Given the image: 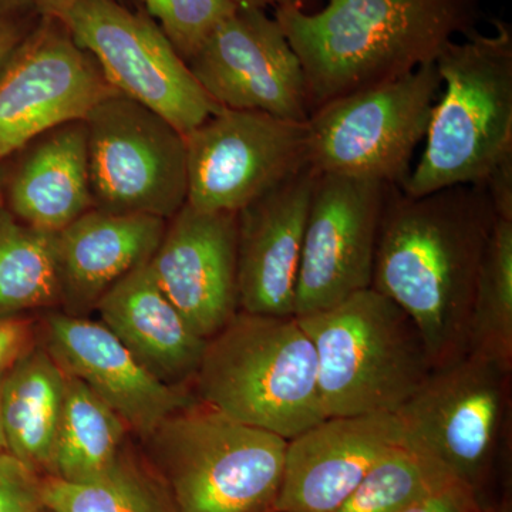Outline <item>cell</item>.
Instances as JSON below:
<instances>
[{
    "mask_svg": "<svg viewBox=\"0 0 512 512\" xmlns=\"http://www.w3.org/2000/svg\"><path fill=\"white\" fill-rule=\"evenodd\" d=\"M487 185L387 191L372 288L419 328L433 369L468 352L478 274L497 221Z\"/></svg>",
    "mask_w": 512,
    "mask_h": 512,
    "instance_id": "6da1fadb",
    "label": "cell"
},
{
    "mask_svg": "<svg viewBox=\"0 0 512 512\" xmlns=\"http://www.w3.org/2000/svg\"><path fill=\"white\" fill-rule=\"evenodd\" d=\"M274 18L301 60L315 110L436 62L477 30L480 0H328L319 12L279 8Z\"/></svg>",
    "mask_w": 512,
    "mask_h": 512,
    "instance_id": "7a4b0ae2",
    "label": "cell"
},
{
    "mask_svg": "<svg viewBox=\"0 0 512 512\" xmlns=\"http://www.w3.org/2000/svg\"><path fill=\"white\" fill-rule=\"evenodd\" d=\"M468 33L436 60L441 79L426 147L400 190L410 197L485 184L512 161V29Z\"/></svg>",
    "mask_w": 512,
    "mask_h": 512,
    "instance_id": "3957f363",
    "label": "cell"
},
{
    "mask_svg": "<svg viewBox=\"0 0 512 512\" xmlns=\"http://www.w3.org/2000/svg\"><path fill=\"white\" fill-rule=\"evenodd\" d=\"M198 402L291 440L325 420L315 345L295 315L238 311L207 340Z\"/></svg>",
    "mask_w": 512,
    "mask_h": 512,
    "instance_id": "277c9868",
    "label": "cell"
},
{
    "mask_svg": "<svg viewBox=\"0 0 512 512\" xmlns=\"http://www.w3.org/2000/svg\"><path fill=\"white\" fill-rule=\"evenodd\" d=\"M298 319L315 345L326 417L396 414L433 370L416 323L376 289Z\"/></svg>",
    "mask_w": 512,
    "mask_h": 512,
    "instance_id": "5b68a950",
    "label": "cell"
},
{
    "mask_svg": "<svg viewBox=\"0 0 512 512\" xmlns=\"http://www.w3.org/2000/svg\"><path fill=\"white\" fill-rule=\"evenodd\" d=\"M180 512H274L288 440L201 402L147 439Z\"/></svg>",
    "mask_w": 512,
    "mask_h": 512,
    "instance_id": "8992f818",
    "label": "cell"
},
{
    "mask_svg": "<svg viewBox=\"0 0 512 512\" xmlns=\"http://www.w3.org/2000/svg\"><path fill=\"white\" fill-rule=\"evenodd\" d=\"M440 92L434 62L316 107L306 121L308 167L400 187Z\"/></svg>",
    "mask_w": 512,
    "mask_h": 512,
    "instance_id": "52a82bcc",
    "label": "cell"
},
{
    "mask_svg": "<svg viewBox=\"0 0 512 512\" xmlns=\"http://www.w3.org/2000/svg\"><path fill=\"white\" fill-rule=\"evenodd\" d=\"M83 121L94 208L168 221L187 204V144L170 121L114 89Z\"/></svg>",
    "mask_w": 512,
    "mask_h": 512,
    "instance_id": "ba28073f",
    "label": "cell"
},
{
    "mask_svg": "<svg viewBox=\"0 0 512 512\" xmlns=\"http://www.w3.org/2000/svg\"><path fill=\"white\" fill-rule=\"evenodd\" d=\"M511 370L468 350L431 370L394 414L407 441L480 498L500 444Z\"/></svg>",
    "mask_w": 512,
    "mask_h": 512,
    "instance_id": "9c48e42d",
    "label": "cell"
},
{
    "mask_svg": "<svg viewBox=\"0 0 512 512\" xmlns=\"http://www.w3.org/2000/svg\"><path fill=\"white\" fill-rule=\"evenodd\" d=\"M99 64L111 89L188 134L221 109L146 10L120 0H80L60 18Z\"/></svg>",
    "mask_w": 512,
    "mask_h": 512,
    "instance_id": "30bf717a",
    "label": "cell"
},
{
    "mask_svg": "<svg viewBox=\"0 0 512 512\" xmlns=\"http://www.w3.org/2000/svg\"><path fill=\"white\" fill-rule=\"evenodd\" d=\"M187 204L237 214L308 167L306 121L220 109L185 134Z\"/></svg>",
    "mask_w": 512,
    "mask_h": 512,
    "instance_id": "8fae6325",
    "label": "cell"
},
{
    "mask_svg": "<svg viewBox=\"0 0 512 512\" xmlns=\"http://www.w3.org/2000/svg\"><path fill=\"white\" fill-rule=\"evenodd\" d=\"M111 90L62 20L37 19L0 72V161L53 128L86 119Z\"/></svg>",
    "mask_w": 512,
    "mask_h": 512,
    "instance_id": "7c38bea8",
    "label": "cell"
},
{
    "mask_svg": "<svg viewBox=\"0 0 512 512\" xmlns=\"http://www.w3.org/2000/svg\"><path fill=\"white\" fill-rule=\"evenodd\" d=\"M187 64L221 109L261 111L299 123L311 116L301 60L264 9L238 5Z\"/></svg>",
    "mask_w": 512,
    "mask_h": 512,
    "instance_id": "4fadbf2b",
    "label": "cell"
},
{
    "mask_svg": "<svg viewBox=\"0 0 512 512\" xmlns=\"http://www.w3.org/2000/svg\"><path fill=\"white\" fill-rule=\"evenodd\" d=\"M389 187L372 178L316 175L303 237L295 316L323 311L372 288Z\"/></svg>",
    "mask_w": 512,
    "mask_h": 512,
    "instance_id": "5bb4252c",
    "label": "cell"
},
{
    "mask_svg": "<svg viewBox=\"0 0 512 512\" xmlns=\"http://www.w3.org/2000/svg\"><path fill=\"white\" fill-rule=\"evenodd\" d=\"M148 266L191 329L211 339L239 311L237 214L185 204Z\"/></svg>",
    "mask_w": 512,
    "mask_h": 512,
    "instance_id": "9a60e30c",
    "label": "cell"
},
{
    "mask_svg": "<svg viewBox=\"0 0 512 512\" xmlns=\"http://www.w3.org/2000/svg\"><path fill=\"white\" fill-rule=\"evenodd\" d=\"M407 443L394 414L326 417L288 440L274 512H333L377 463Z\"/></svg>",
    "mask_w": 512,
    "mask_h": 512,
    "instance_id": "2e32d148",
    "label": "cell"
},
{
    "mask_svg": "<svg viewBox=\"0 0 512 512\" xmlns=\"http://www.w3.org/2000/svg\"><path fill=\"white\" fill-rule=\"evenodd\" d=\"M43 336V348L63 372L86 384L143 439L195 403L180 387L151 375L101 322L52 312L46 315Z\"/></svg>",
    "mask_w": 512,
    "mask_h": 512,
    "instance_id": "e0dca14e",
    "label": "cell"
},
{
    "mask_svg": "<svg viewBox=\"0 0 512 512\" xmlns=\"http://www.w3.org/2000/svg\"><path fill=\"white\" fill-rule=\"evenodd\" d=\"M316 175L305 167L237 212L239 311L295 315Z\"/></svg>",
    "mask_w": 512,
    "mask_h": 512,
    "instance_id": "ac0fdd59",
    "label": "cell"
},
{
    "mask_svg": "<svg viewBox=\"0 0 512 512\" xmlns=\"http://www.w3.org/2000/svg\"><path fill=\"white\" fill-rule=\"evenodd\" d=\"M167 220L113 214L93 208L53 232L60 305L83 318L101 296L137 266L147 264L163 238Z\"/></svg>",
    "mask_w": 512,
    "mask_h": 512,
    "instance_id": "d6986e66",
    "label": "cell"
},
{
    "mask_svg": "<svg viewBox=\"0 0 512 512\" xmlns=\"http://www.w3.org/2000/svg\"><path fill=\"white\" fill-rule=\"evenodd\" d=\"M94 311L158 380L180 389L194 382L207 339L191 329L164 295L148 262L111 286Z\"/></svg>",
    "mask_w": 512,
    "mask_h": 512,
    "instance_id": "ffe728a7",
    "label": "cell"
},
{
    "mask_svg": "<svg viewBox=\"0 0 512 512\" xmlns=\"http://www.w3.org/2000/svg\"><path fill=\"white\" fill-rule=\"evenodd\" d=\"M9 175L3 204L18 220L57 232L94 208L87 128L72 121L37 137Z\"/></svg>",
    "mask_w": 512,
    "mask_h": 512,
    "instance_id": "44dd1931",
    "label": "cell"
},
{
    "mask_svg": "<svg viewBox=\"0 0 512 512\" xmlns=\"http://www.w3.org/2000/svg\"><path fill=\"white\" fill-rule=\"evenodd\" d=\"M66 373L43 346L28 352L3 373L0 414L12 456L49 476L60 417Z\"/></svg>",
    "mask_w": 512,
    "mask_h": 512,
    "instance_id": "7402d4cb",
    "label": "cell"
},
{
    "mask_svg": "<svg viewBox=\"0 0 512 512\" xmlns=\"http://www.w3.org/2000/svg\"><path fill=\"white\" fill-rule=\"evenodd\" d=\"M127 424L76 377L66 373L62 417L49 476L93 483L106 476L124 450Z\"/></svg>",
    "mask_w": 512,
    "mask_h": 512,
    "instance_id": "603a6c76",
    "label": "cell"
},
{
    "mask_svg": "<svg viewBox=\"0 0 512 512\" xmlns=\"http://www.w3.org/2000/svg\"><path fill=\"white\" fill-rule=\"evenodd\" d=\"M60 305L53 232L40 231L0 207V318Z\"/></svg>",
    "mask_w": 512,
    "mask_h": 512,
    "instance_id": "cb8c5ba5",
    "label": "cell"
},
{
    "mask_svg": "<svg viewBox=\"0 0 512 512\" xmlns=\"http://www.w3.org/2000/svg\"><path fill=\"white\" fill-rule=\"evenodd\" d=\"M43 504L50 512H180L164 481L126 450L93 483L45 476Z\"/></svg>",
    "mask_w": 512,
    "mask_h": 512,
    "instance_id": "d4e9b609",
    "label": "cell"
},
{
    "mask_svg": "<svg viewBox=\"0 0 512 512\" xmlns=\"http://www.w3.org/2000/svg\"><path fill=\"white\" fill-rule=\"evenodd\" d=\"M468 350L512 370V220L497 218L478 274Z\"/></svg>",
    "mask_w": 512,
    "mask_h": 512,
    "instance_id": "484cf974",
    "label": "cell"
},
{
    "mask_svg": "<svg viewBox=\"0 0 512 512\" xmlns=\"http://www.w3.org/2000/svg\"><path fill=\"white\" fill-rule=\"evenodd\" d=\"M453 481L434 458L407 441L377 463L333 512H400Z\"/></svg>",
    "mask_w": 512,
    "mask_h": 512,
    "instance_id": "4316f807",
    "label": "cell"
},
{
    "mask_svg": "<svg viewBox=\"0 0 512 512\" xmlns=\"http://www.w3.org/2000/svg\"><path fill=\"white\" fill-rule=\"evenodd\" d=\"M165 37L190 59L215 28L238 8L234 0H138Z\"/></svg>",
    "mask_w": 512,
    "mask_h": 512,
    "instance_id": "83f0119b",
    "label": "cell"
},
{
    "mask_svg": "<svg viewBox=\"0 0 512 512\" xmlns=\"http://www.w3.org/2000/svg\"><path fill=\"white\" fill-rule=\"evenodd\" d=\"M43 478L9 451L0 453V512L45 510Z\"/></svg>",
    "mask_w": 512,
    "mask_h": 512,
    "instance_id": "f1b7e54d",
    "label": "cell"
},
{
    "mask_svg": "<svg viewBox=\"0 0 512 512\" xmlns=\"http://www.w3.org/2000/svg\"><path fill=\"white\" fill-rule=\"evenodd\" d=\"M400 512H484V508L470 488L453 481L413 501Z\"/></svg>",
    "mask_w": 512,
    "mask_h": 512,
    "instance_id": "f546056e",
    "label": "cell"
},
{
    "mask_svg": "<svg viewBox=\"0 0 512 512\" xmlns=\"http://www.w3.org/2000/svg\"><path fill=\"white\" fill-rule=\"evenodd\" d=\"M33 330L18 318H0V375L32 348Z\"/></svg>",
    "mask_w": 512,
    "mask_h": 512,
    "instance_id": "4dcf8cb0",
    "label": "cell"
},
{
    "mask_svg": "<svg viewBox=\"0 0 512 512\" xmlns=\"http://www.w3.org/2000/svg\"><path fill=\"white\" fill-rule=\"evenodd\" d=\"M39 16L25 19L0 20V72L8 64L20 43L29 35Z\"/></svg>",
    "mask_w": 512,
    "mask_h": 512,
    "instance_id": "1f68e13d",
    "label": "cell"
},
{
    "mask_svg": "<svg viewBox=\"0 0 512 512\" xmlns=\"http://www.w3.org/2000/svg\"><path fill=\"white\" fill-rule=\"evenodd\" d=\"M37 16L33 0H0V20Z\"/></svg>",
    "mask_w": 512,
    "mask_h": 512,
    "instance_id": "d6a6232c",
    "label": "cell"
},
{
    "mask_svg": "<svg viewBox=\"0 0 512 512\" xmlns=\"http://www.w3.org/2000/svg\"><path fill=\"white\" fill-rule=\"evenodd\" d=\"M35 9L39 18H56L60 19L73 5L80 0H33ZM126 3V0H120Z\"/></svg>",
    "mask_w": 512,
    "mask_h": 512,
    "instance_id": "836d02e7",
    "label": "cell"
},
{
    "mask_svg": "<svg viewBox=\"0 0 512 512\" xmlns=\"http://www.w3.org/2000/svg\"><path fill=\"white\" fill-rule=\"evenodd\" d=\"M239 6H248V8L268 9V8H302L306 0H234Z\"/></svg>",
    "mask_w": 512,
    "mask_h": 512,
    "instance_id": "e575fe53",
    "label": "cell"
},
{
    "mask_svg": "<svg viewBox=\"0 0 512 512\" xmlns=\"http://www.w3.org/2000/svg\"><path fill=\"white\" fill-rule=\"evenodd\" d=\"M3 373L0 375V389H2ZM8 451V444H6L5 431H3L2 414H0V453Z\"/></svg>",
    "mask_w": 512,
    "mask_h": 512,
    "instance_id": "d590c367",
    "label": "cell"
},
{
    "mask_svg": "<svg viewBox=\"0 0 512 512\" xmlns=\"http://www.w3.org/2000/svg\"><path fill=\"white\" fill-rule=\"evenodd\" d=\"M3 161H0V207L3 205V168H2Z\"/></svg>",
    "mask_w": 512,
    "mask_h": 512,
    "instance_id": "8d00e7d4",
    "label": "cell"
},
{
    "mask_svg": "<svg viewBox=\"0 0 512 512\" xmlns=\"http://www.w3.org/2000/svg\"><path fill=\"white\" fill-rule=\"evenodd\" d=\"M497 512H511V505H510V503H504L503 507H501L500 510H498Z\"/></svg>",
    "mask_w": 512,
    "mask_h": 512,
    "instance_id": "74e56055",
    "label": "cell"
},
{
    "mask_svg": "<svg viewBox=\"0 0 512 512\" xmlns=\"http://www.w3.org/2000/svg\"><path fill=\"white\" fill-rule=\"evenodd\" d=\"M39 512H50V511H47L46 508H45V510H42V511H39Z\"/></svg>",
    "mask_w": 512,
    "mask_h": 512,
    "instance_id": "f35d334b",
    "label": "cell"
},
{
    "mask_svg": "<svg viewBox=\"0 0 512 512\" xmlns=\"http://www.w3.org/2000/svg\"><path fill=\"white\" fill-rule=\"evenodd\" d=\"M485 512V511H484Z\"/></svg>",
    "mask_w": 512,
    "mask_h": 512,
    "instance_id": "ab89813d",
    "label": "cell"
}]
</instances>
